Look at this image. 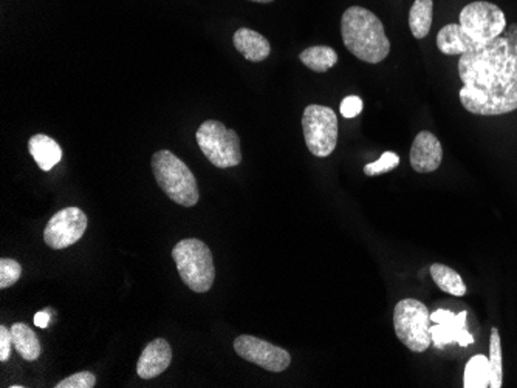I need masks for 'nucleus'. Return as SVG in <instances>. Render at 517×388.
Here are the masks:
<instances>
[{"label":"nucleus","mask_w":517,"mask_h":388,"mask_svg":"<svg viewBox=\"0 0 517 388\" xmlns=\"http://www.w3.org/2000/svg\"><path fill=\"white\" fill-rule=\"evenodd\" d=\"M459 77L461 106L472 115L497 117L517 110V24L461 55Z\"/></svg>","instance_id":"nucleus-1"},{"label":"nucleus","mask_w":517,"mask_h":388,"mask_svg":"<svg viewBox=\"0 0 517 388\" xmlns=\"http://www.w3.org/2000/svg\"><path fill=\"white\" fill-rule=\"evenodd\" d=\"M344 46L359 61L379 64L389 56L390 41L385 26L372 11L363 6H350L341 17Z\"/></svg>","instance_id":"nucleus-2"},{"label":"nucleus","mask_w":517,"mask_h":388,"mask_svg":"<svg viewBox=\"0 0 517 388\" xmlns=\"http://www.w3.org/2000/svg\"><path fill=\"white\" fill-rule=\"evenodd\" d=\"M155 181L174 203L192 208L199 203V188L195 175L171 150H159L152 157Z\"/></svg>","instance_id":"nucleus-3"},{"label":"nucleus","mask_w":517,"mask_h":388,"mask_svg":"<svg viewBox=\"0 0 517 388\" xmlns=\"http://www.w3.org/2000/svg\"><path fill=\"white\" fill-rule=\"evenodd\" d=\"M180 279L194 292H208L215 279L214 260L206 243L199 239H185L172 250Z\"/></svg>","instance_id":"nucleus-4"},{"label":"nucleus","mask_w":517,"mask_h":388,"mask_svg":"<svg viewBox=\"0 0 517 388\" xmlns=\"http://www.w3.org/2000/svg\"><path fill=\"white\" fill-rule=\"evenodd\" d=\"M200 150L215 168H236L242 163L241 138L236 130L226 128L225 124L208 119L195 133Z\"/></svg>","instance_id":"nucleus-5"},{"label":"nucleus","mask_w":517,"mask_h":388,"mask_svg":"<svg viewBox=\"0 0 517 388\" xmlns=\"http://www.w3.org/2000/svg\"><path fill=\"white\" fill-rule=\"evenodd\" d=\"M430 312L417 299H403L394 311V328L401 343L410 352H425L432 343Z\"/></svg>","instance_id":"nucleus-6"},{"label":"nucleus","mask_w":517,"mask_h":388,"mask_svg":"<svg viewBox=\"0 0 517 388\" xmlns=\"http://www.w3.org/2000/svg\"><path fill=\"white\" fill-rule=\"evenodd\" d=\"M304 138L315 157L326 158L338 143V117L332 108L310 104L303 115Z\"/></svg>","instance_id":"nucleus-7"},{"label":"nucleus","mask_w":517,"mask_h":388,"mask_svg":"<svg viewBox=\"0 0 517 388\" xmlns=\"http://www.w3.org/2000/svg\"><path fill=\"white\" fill-rule=\"evenodd\" d=\"M459 24L474 46L487 44L496 37L502 36L503 31L507 30L505 13L499 6L485 0L468 4L461 10Z\"/></svg>","instance_id":"nucleus-8"},{"label":"nucleus","mask_w":517,"mask_h":388,"mask_svg":"<svg viewBox=\"0 0 517 388\" xmlns=\"http://www.w3.org/2000/svg\"><path fill=\"white\" fill-rule=\"evenodd\" d=\"M234 350L246 362L256 363L272 373H281L292 363V356L287 350L250 334L237 337L234 341Z\"/></svg>","instance_id":"nucleus-9"},{"label":"nucleus","mask_w":517,"mask_h":388,"mask_svg":"<svg viewBox=\"0 0 517 388\" xmlns=\"http://www.w3.org/2000/svg\"><path fill=\"white\" fill-rule=\"evenodd\" d=\"M88 215L79 208H66L53 215L44 230V241L52 250H66L81 240L88 230Z\"/></svg>","instance_id":"nucleus-10"},{"label":"nucleus","mask_w":517,"mask_h":388,"mask_svg":"<svg viewBox=\"0 0 517 388\" xmlns=\"http://www.w3.org/2000/svg\"><path fill=\"white\" fill-rule=\"evenodd\" d=\"M466 317L468 311H461L460 314H454L450 310H437L430 314L432 327H430V336L432 343L437 348H443L450 343H459L460 347H468L474 343V336L466 328Z\"/></svg>","instance_id":"nucleus-11"},{"label":"nucleus","mask_w":517,"mask_h":388,"mask_svg":"<svg viewBox=\"0 0 517 388\" xmlns=\"http://www.w3.org/2000/svg\"><path fill=\"white\" fill-rule=\"evenodd\" d=\"M443 148L434 133L423 130L415 137L410 148V166L419 174H430L440 168Z\"/></svg>","instance_id":"nucleus-12"},{"label":"nucleus","mask_w":517,"mask_h":388,"mask_svg":"<svg viewBox=\"0 0 517 388\" xmlns=\"http://www.w3.org/2000/svg\"><path fill=\"white\" fill-rule=\"evenodd\" d=\"M172 362V350L166 339H155L146 345L139 363H137V373L141 379H154L164 373Z\"/></svg>","instance_id":"nucleus-13"},{"label":"nucleus","mask_w":517,"mask_h":388,"mask_svg":"<svg viewBox=\"0 0 517 388\" xmlns=\"http://www.w3.org/2000/svg\"><path fill=\"white\" fill-rule=\"evenodd\" d=\"M233 42H234L237 52L241 53L246 61H265L272 53V46L268 39L252 28H239L233 36Z\"/></svg>","instance_id":"nucleus-14"},{"label":"nucleus","mask_w":517,"mask_h":388,"mask_svg":"<svg viewBox=\"0 0 517 388\" xmlns=\"http://www.w3.org/2000/svg\"><path fill=\"white\" fill-rule=\"evenodd\" d=\"M28 150L44 172L52 170L62 158L61 146L55 139L42 133L31 137L28 141Z\"/></svg>","instance_id":"nucleus-15"},{"label":"nucleus","mask_w":517,"mask_h":388,"mask_svg":"<svg viewBox=\"0 0 517 388\" xmlns=\"http://www.w3.org/2000/svg\"><path fill=\"white\" fill-rule=\"evenodd\" d=\"M471 39L461 30L460 24H448L437 35V46L443 55L448 56H461L471 50Z\"/></svg>","instance_id":"nucleus-16"},{"label":"nucleus","mask_w":517,"mask_h":388,"mask_svg":"<svg viewBox=\"0 0 517 388\" xmlns=\"http://www.w3.org/2000/svg\"><path fill=\"white\" fill-rule=\"evenodd\" d=\"M13 347L21 354L24 361H36L41 356L42 347L39 337L26 323H15L10 328Z\"/></svg>","instance_id":"nucleus-17"},{"label":"nucleus","mask_w":517,"mask_h":388,"mask_svg":"<svg viewBox=\"0 0 517 388\" xmlns=\"http://www.w3.org/2000/svg\"><path fill=\"white\" fill-rule=\"evenodd\" d=\"M299 61L313 72L326 73L336 66L338 53L335 52L332 46H308L299 55Z\"/></svg>","instance_id":"nucleus-18"},{"label":"nucleus","mask_w":517,"mask_h":388,"mask_svg":"<svg viewBox=\"0 0 517 388\" xmlns=\"http://www.w3.org/2000/svg\"><path fill=\"white\" fill-rule=\"evenodd\" d=\"M430 277L436 281V285L441 291L451 296L461 297L466 294V285L459 272L454 271L450 266L434 263L429 268Z\"/></svg>","instance_id":"nucleus-19"},{"label":"nucleus","mask_w":517,"mask_h":388,"mask_svg":"<svg viewBox=\"0 0 517 388\" xmlns=\"http://www.w3.org/2000/svg\"><path fill=\"white\" fill-rule=\"evenodd\" d=\"M491 383V365L490 359L483 354L472 356L465 367L463 376V387L465 388H487Z\"/></svg>","instance_id":"nucleus-20"},{"label":"nucleus","mask_w":517,"mask_h":388,"mask_svg":"<svg viewBox=\"0 0 517 388\" xmlns=\"http://www.w3.org/2000/svg\"><path fill=\"white\" fill-rule=\"evenodd\" d=\"M432 0H415L409 10V28L415 39H425L432 26Z\"/></svg>","instance_id":"nucleus-21"},{"label":"nucleus","mask_w":517,"mask_h":388,"mask_svg":"<svg viewBox=\"0 0 517 388\" xmlns=\"http://www.w3.org/2000/svg\"><path fill=\"white\" fill-rule=\"evenodd\" d=\"M490 365H491V383L490 387L501 388L503 383L502 342L496 327L491 328L490 336Z\"/></svg>","instance_id":"nucleus-22"},{"label":"nucleus","mask_w":517,"mask_h":388,"mask_svg":"<svg viewBox=\"0 0 517 388\" xmlns=\"http://www.w3.org/2000/svg\"><path fill=\"white\" fill-rule=\"evenodd\" d=\"M398 155L394 154V152H385V154L381 155V158L377 159L375 163L364 166V174L367 175V177L388 174L390 170L398 168Z\"/></svg>","instance_id":"nucleus-23"},{"label":"nucleus","mask_w":517,"mask_h":388,"mask_svg":"<svg viewBox=\"0 0 517 388\" xmlns=\"http://www.w3.org/2000/svg\"><path fill=\"white\" fill-rule=\"evenodd\" d=\"M22 276V266L13 259H2L0 260V288L5 290L8 286L15 285Z\"/></svg>","instance_id":"nucleus-24"},{"label":"nucleus","mask_w":517,"mask_h":388,"mask_svg":"<svg viewBox=\"0 0 517 388\" xmlns=\"http://www.w3.org/2000/svg\"><path fill=\"white\" fill-rule=\"evenodd\" d=\"M97 383L95 374L90 372H79L70 378L62 379L55 385L57 388H93Z\"/></svg>","instance_id":"nucleus-25"},{"label":"nucleus","mask_w":517,"mask_h":388,"mask_svg":"<svg viewBox=\"0 0 517 388\" xmlns=\"http://www.w3.org/2000/svg\"><path fill=\"white\" fill-rule=\"evenodd\" d=\"M363 99L358 97H344L343 103H341V115L347 119H352V117H358L359 113L363 112Z\"/></svg>","instance_id":"nucleus-26"},{"label":"nucleus","mask_w":517,"mask_h":388,"mask_svg":"<svg viewBox=\"0 0 517 388\" xmlns=\"http://www.w3.org/2000/svg\"><path fill=\"white\" fill-rule=\"evenodd\" d=\"M11 348L13 347V337L11 332L5 325L0 327V361L5 362L11 356Z\"/></svg>","instance_id":"nucleus-27"},{"label":"nucleus","mask_w":517,"mask_h":388,"mask_svg":"<svg viewBox=\"0 0 517 388\" xmlns=\"http://www.w3.org/2000/svg\"><path fill=\"white\" fill-rule=\"evenodd\" d=\"M35 325L39 328H47L50 325V310L37 312L35 316Z\"/></svg>","instance_id":"nucleus-28"},{"label":"nucleus","mask_w":517,"mask_h":388,"mask_svg":"<svg viewBox=\"0 0 517 388\" xmlns=\"http://www.w3.org/2000/svg\"><path fill=\"white\" fill-rule=\"evenodd\" d=\"M250 2H257V4H270V2H274V0H250Z\"/></svg>","instance_id":"nucleus-29"},{"label":"nucleus","mask_w":517,"mask_h":388,"mask_svg":"<svg viewBox=\"0 0 517 388\" xmlns=\"http://www.w3.org/2000/svg\"><path fill=\"white\" fill-rule=\"evenodd\" d=\"M11 388H24V385H10Z\"/></svg>","instance_id":"nucleus-30"}]
</instances>
